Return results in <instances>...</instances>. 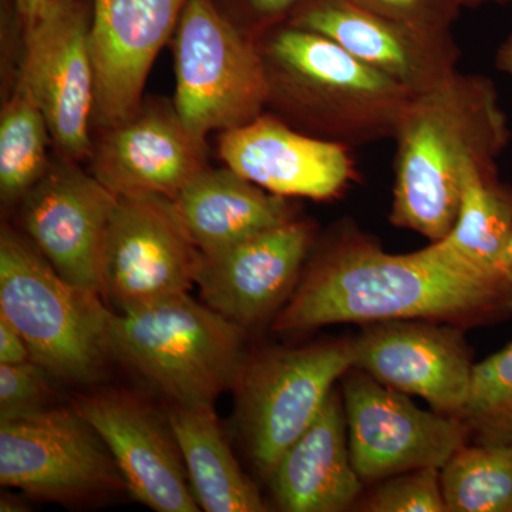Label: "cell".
<instances>
[{
    "label": "cell",
    "instance_id": "6da1fadb",
    "mask_svg": "<svg viewBox=\"0 0 512 512\" xmlns=\"http://www.w3.org/2000/svg\"><path fill=\"white\" fill-rule=\"evenodd\" d=\"M511 315L512 286L504 278L464 264L439 242L390 254L345 220L316 242L272 329L292 333L340 323L421 319L467 330Z\"/></svg>",
    "mask_w": 512,
    "mask_h": 512
},
{
    "label": "cell",
    "instance_id": "7a4b0ae2",
    "mask_svg": "<svg viewBox=\"0 0 512 512\" xmlns=\"http://www.w3.org/2000/svg\"><path fill=\"white\" fill-rule=\"evenodd\" d=\"M394 140L389 220L437 242L456 222L468 167L497 165L511 131L493 80L457 70L413 96Z\"/></svg>",
    "mask_w": 512,
    "mask_h": 512
},
{
    "label": "cell",
    "instance_id": "3957f363",
    "mask_svg": "<svg viewBox=\"0 0 512 512\" xmlns=\"http://www.w3.org/2000/svg\"><path fill=\"white\" fill-rule=\"evenodd\" d=\"M275 116L350 148L394 138L413 94L329 37L282 23L256 40Z\"/></svg>",
    "mask_w": 512,
    "mask_h": 512
},
{
    "label": "cell",
    "instance_id": "277c9868",
    "mask_svg": "<svg viewBox=\"0 0 512 512\" xmlns=\"http://www.w3.org/2000/svg\"><path fill=\"white\" fill-rule=\"evenodd\" d=\"M247 332L188 292L136 311L113 313L114 359L171 406H208L232 390Z\"/></svg>",
    "mask_w": 512,
    "mask_h": 512
},
{
    "label": "cell",
    "instance_id": "5b68a950",
    "mask_svg": "<svg viewBox=\"0 0 512 512\" xmlns=\"http://www.w3.org/2000/svg\"><path fill=\"white\" fill-rule=\"evenodd\" d=\"M0 315L22 333L32 362L60 382L94 383L114 359L104 299L62 278L9 227L0 235Z\"/></svg>",
    "mask_w": 512,
    "mask_h": 512
},
{
    "label": "cell",
    "instance_id": "8992f818",
    "mask_svg": "<svg viewBox=\"0 0 512 512\" xmlns=\"http://www.w3.org/2000/svg\"><path fill=\"white\" fill-rule=\"evenodd\" d=\"M352 367V338L247 353L232 392L239 434L259 476L268 480Z\"/></svg>",
    "mask_w": 512,
    "mask_h": 512
},
{
    "label": "cell",
    "instance_id": "52a82bcc",
    "mask_svg": "<svg viewBox=\"0 0 512 512\" xmlns=\"http://www.w3.org/2000/svg\"><path fill=\"white\" fill-rule=\"evenodd\" d=\"M174 107L195 136L232 130L268 106L265 64L254 37L212 0H188L175 29Z\"/></svg>",
    "mask_w": 512,
    "mask_h": 512
},
{
    "label": "cell",
    "instance_id": "ba28073f",
    "mask_svg": "<svg viewBox=\"0 0 512 512\" xmlns=\"http://www.w3.org/2000/svg\"><path fill=\"white\" fill-rule=\"evenodd\" d=\"M0 484L63 505L128 491L109 447L72 404L0 417Z\"/></svg>",
    "mask_w": 512,
    "mask_h": 512
},
{
    "label": "cell",
    "instance_id": "9c48e42d",
    "mask_svg": "<svg viewBox=\"0 0 512 512\" xmlns=\"http://www.w3.org/2000/svg\"><path fill=\"white\" fill-rule=\"evenodd\" d=\"M202 258L173 200L119 197L101 252V298L126 313L188 292L197 285Z\"/></svg>",
    "mask_w": 512,
    "mask_h": 512
},
{
    "label": "cell",
    "instance_id": "30bf717a",
    "mask_svg": "<svg viewBox=\"0 0 512 512\" xmlns=\"http://www.w3.org/2000/svg\"><path fill=\"white\" fill-rule=\"evenodd\" d=\"M350 457L363 483L376 484L419 468H443L470 443L464 421L423 410L352 367L340 379Z\"/></svg>",
    "mask_w": 512,
    "mask_h": 512
},
{
    "label": "cell",
    "instance_id": "8fae6325",
    "mask_svg": "<svg viewBox=\"0 0 512 512\" xmlns=\"http://www.w3.org/2000/svg\"><path fill=\"white\" fill-rule=\"evenodd\" d=\"M92 16L77 0H57L25 23L19 79L39 101L64 160L92 154L96 77L90 49Z\"/></svg>",
    "mask_w": 512,
    "mask_h": 512
},
{
    "label": "cell",
    "instance_id": "7c38bea8",
    "mask_svg": "<svg viewBox=\"0 0 512 512\" xmlns=\"http://www.w3.org/2000/svg\"><path fill=\"white\" fill-rule=\"evenodd\" d=\"M466 329L433 320L369 323L352 338L353 367L434 412L461 419L473 380Z\"/></svg>",
    "mask_w": 512,
    "mask_h": 512
},
{
    "label": "cell",
    "instance_id": "4fadbf2b",
    "mask_svg": "<svg viewBox=\"0 0 512 512\" xmlns=\"http://www.w3.org/2000/svg\"><path fill=\"white\" fill-rule=\"evenodd\" d=\"M315 227L295 220L204 255L197 285L205 305L248 332L274 322L301 281Z\"/></svg>",
    "mask_w": 512,
    "mask_h": 512
},
{
    "label": "cell",
    "instance_id": "5bb4252c",
    "mask_svg": "<svg viewBox=\"0 0 512 512\" xmlns=\"http://www.w3.org/2000/svg\"><path fill=\"white\" fill-rule=\"evenodd\" d=\"M73 163L50 164L20 201V221L57 274L101 296V252L119 197Z\"/></svg>",
    "mask_w": 512,
    "mask_h": 512
},
{
    "label": "cell",
    "instance_id": "9a60e30c",
    "mask_svg": "<svg viewBox=\"0 0 512 512\" xmlns=\"http://www.w3.org/2000/svg\"><path fill=\"white\" fill-rule=\"evenodd\" d=\"M286 23L329 37L413 96L456 73L461 57L453 33L414 28L353 0H305Z\"/></svg>",
    "mask_w": 512,
    "mask_h": 512
},
{
    "label": "cell",
    "instance_id": "2e32d148",
    "mask_svg": "<svg viewBox=\"0 0 512 512\" xmlns=\"http://www.w3.org/2000/svg\"><path fill=\"white\" fill-rule=\"evenodd\" d=\"M72 406L107 444L138 503L158 512L201 511L167 417L120 390L82 394Z\"/></svg>",
    "mask_w": 512,
    "mask_h": 512
},
{
    "label": "cell",
    "instance_id": "e0dca14e",
    "mask_svg": "<svg viewBox=\"0 0 512 512\" xmlns=\"http://www.w3.org/2000/svg\"><path fill=\"white\" fill-rule=\"evenodd\" d=\"M350 150L264 113L220 140L222 160L235 173L272 194L316 201L335 200L355 183Z\"/></svg>",
    "mask_w": 512,
    "mask_h": 512
},
{
    "label": "cell",
    "instance_id": "ac0fdd59",
    "mask_svg": "<svg viewBox=\"0 0 512 512\" xmlns=\"http://www.w3.org/2000/svg\"><path fill=\"white\" fill-rule=\"evenodd\" d=\"M188 0H93L92 49L101 128L126 120L143 103L148 73L177 29Z\"/></svg>",
    "mask_w": 512,
    "mask_h": 512
},
{
    "label": "cell",
    "instance_id": "d6986e66",
    "mask_svg": "<svg viewBox=\"0 0 512 512\" xmlns=\"http://www.w3.org/2000/svg\"><path fill=\"white\" fill-rule=\"evenodd\" d=\"M93 175L117 197L161 195L174 200L204 170L205 140L174 104L141 103L109 128L92 151Z\"/></svg>",
    "mask_w": 512,
    "mask_h": 512
},
{
    "label": "cell",
    "instance_id": "ffe728a7",
    "mask_svg": "<svg viewBox=\"0 0 512 512\" xmlns=\"http://www.w3.org/2000/svg\"><path fill=\"white\" fill-rule=\"evenodd\" d=\"M276 507L285 512H343L363 497L362 478L350 457L340 387L322 412L282 454L268 478Z\"/></svg>",
    "mask_w": 512,
    "mask_h": 512
},
{
    "label": "cell",
    "instance_id": "44dd1931",
    "mask_svg": "<svg viewBox=\"0 0 512 512\" xmlns=\"http://www.w3.org/2000/svg\"><path fill=\"white\" fill-rule=\"evenodd\" d=\"M173 201L185 229L204 255L296 218L289 198L258 187L228 167H205Z\"/></svg>",
    "mask_w": 512,
    "mask_h": 512
},
{
    "label": "cell",
    "instance_id": "7402d4cb",
    "mask_svg": "<svg viewBox=\"0 0 512 512\" xmlns=\"http://www.w3.org/2000/svg\"><path fill=\"white\" fill-rule=\"evenodd\" d=\"M167 419L180 447L192 494L201 510H268L258 488L232 454L214 404L171 406Z\"/></svg>",
    "mask_w": 512,
    "mask_h": 512
},
{
    "label": "cell",
    "instance_id": "603a6c76",
    "mask_svg": "<svg viewBox=\"0 0 512 512\" xmlns=\"http://www.w3.org/2000/svg\"><path fill=\"white\" fill-rule=\"evenodd\" d=\"M511 229V185L500 180L497 165H471L464 175L456 222L437 242L464 264L504 278Z\"/></svg>",
    "mask_w": 512,
    "mask_h": 512
},
{
    "label": "cell",
    "instance_id": "cb8c5ba5",
    "mask_svg": "<svg viewBox=\"0 0 512 512\" xmlns=\"http://www.w3.org/2000/svg\"><path fill=\"white\" fill-rule=\"evenodd\" d=\"M49 124L39 101L18 79L0 116V192L6 204L22 198L49 170Z\"/></svg>",
    "mask_w": 512,
    "mask_h": 512
},
{
    "label": "cell",
    "instance_id": "d4e9b609",
    "mask_svg": "<svg viewBox=\"0 0 512 512\" xmlns=\"http://www.w3.org/2000/svg\"><path fill=\"white\" fill-rule=\"evenodd\" d=\"M447 512H512V444L468 443L441 468Z\"/></svg>",
    "mask_w": 512,
    "mask_h": 512
},
{
    "label": "cell",
    "instance_id": "484cf974",
    "mask_svg": "<svg viewBox=\"0 0 512 512\" xmlns=\"http://www.w3.org/2000/svg\"><path fill=\"white\" fill-rule=\"evenodd\" d=\"M461 420L470 443L512 444V343L474 366Z\"/></svg>",
    "mask_w": 512,
    "mask_h": 512
},
{
    "label": "cell",
    "instance_id": "4316f807",
    "mask_svg": "<svg viewBox=\"0 0 512 512\" xmlns=\"http://www.w3.org/2000/svg\"><path fill=\"white\" fill-rule=\"evenodd\" d=\"M356 507L366 512H447L441 468H419L379 481Z\"/></svg>",
    "mask_w": 512,
    "mask_h": 512
},
{
    "label": "cell",
    "instance_id": "83f0119b",
    "mask_svg": "<svg viewBox=\"0 0 512 512\" xmlns=\"http://www.w3.org/2000/svg\"><path fill=\"white\" fill-rule=\"evenodd\" d=\"M53 377L35 362L0 365V417L20 416L56 406Z\"/></svg>",
    "mask_w": 512,
    "mask_h": 512
},
{
    "label": "cell",
    "instance_id": "f1b7e54d",
    "mask_svg": "<svg viewBox=\"0 0 512 512\" xmlns=\"http://www.w3.org/2000/svg\"><path fill=\"white\" fill-rule=\"evenodd\" d=\"M363 8L431 32H451L460 18V0H353Z\"/></svg>",
    "mask_w": 512,
    "mask_h": 512
},
{
    "label": "cell",
    "instance_id": "f546056e",
    "mask_svg": "<svg viewBox=\"0 0 512 512\" xmlns=\"http://www.w3.org/2000/svg\"><path fill=\"white\" fill-rule=\"evenodd\" d=\"M305 0H245L251 18V36L255 40L268 30L288 22Z\"/></svg>",
    "mask_w": 512,
    "mask_h": 512
},
{
    "label": "cell",
    "instance_id": "4dcf8cb0",
    "mask_svg": "<svg viewBox=\"0 0 512 512\" xmlns=\"http://www.w3.org/2000/svg\"><path fill=\"white\" fill-rule=\"evenodd\" d=\"M29 360V346L22 333L0 315V365H18Z\"/></svg>",
    "mask_w": 512,
    "mask_h": 512
},
{
    "label": "cell",
    "instance_id": "1f68e13d",
    "mask_svg": "<svg viewBox=\"0 0 512 512\" xmlns=\"http://www.w3.org/2000/svg\"><path fill=\"white\" fill-rule=\"evenodd\" d=\"M494 64L501 73L512 77V32L498 46Z\"/></svg>",
    "mask_w": 512,
    "mask_h": 512
},
{
    "label": "cell",
    "instance_id": "d6a6232c",
    "mask_svg": "<svg viewBox=\"0 0 512 512\" xmlns=\"http://www.w3.org/2000/svg\"><path fill=\"white\" fill-rule=\"evenodd\" d=\"M55 2H57V0H16L23 23L35 19L43 9L53 5Z\"/></svg>",
    "mask_w": 512,
    "mask_h": 512
},
{
    "label": "cell",
    "instance_id": "836d02e7",
    "mask_svg": "<svg viewBox=\"0 0 512 512\" xmlns=\"http://www.w3.org/2000/svg\"><path fill=\"white\" fill-rule=\"evenodd\" d=\"M28 505L18 495L3 494L0 498V511L2 512H20L28 510Z\"/></svg>",
    "mask_w": 512,
    "mask_h": 512
},
{
    "label": "cell",
    "instance_id": "e575fe53",
    "mask_svg": "<svg viewBox=\"0 0 512 512\" xmlns=\"http://www.w3.org/2000/svg\"><path fill=\"white\" fill-rule=\"evenodd\" d=\"M503 275L508 284L512 286V229L510 238H508L507 248H505L503 259Z\"/></svg>",
    "mask_w": 512,
    "mask_h": 512
},
{
    "label": "cell",
    "instance_id": "d590c367",
    "mask_svg": "<svg viewBox=\"0 0 512 512\" xmlns=\"http://www.w3.org/2000/svg\"><path fill=\"white\" fill-rule=\"evenodd\" d=\"M463 8H480V6L490 5V3H497V5H504V3L511 2V0H460Z\"/></svg>",
    "mask_w": 512,
    "mask_h": 512
}]
</instances>
